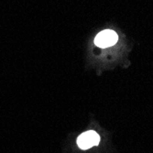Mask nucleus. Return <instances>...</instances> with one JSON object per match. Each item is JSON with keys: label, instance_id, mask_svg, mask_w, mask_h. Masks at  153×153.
Listing matches in <instances>:
<instances>
[{"label": "nucleus", "instance_id": "obj_1", "mask_svg": "<svg viewBox=\"0 0 153 153\" xmlns=\"http://www.w3.org/2000/svg\"><path fill=\"white\" fill-rule=\"evenodd\" d=\"M99 135L93 130L81 134L77 138V144L82 149H88L94 146H97L99 144Z\"/></svg>", "mask_w": 153, "mask_h": 153}, {"label": "nucleus", "instance_id": "obj_2", "mask_svg": "<svg viewBox=\"0 0 153 153\" xmlns=\"http://www.w3.org/2000/svg\"><path fill=\"white\" fill-rule=\"evenodd\" d=\"M117 39H118L117 34L115 31L106 30L100 32L95 37L94 43L100 48H107L115 45L117 41Z\"/></svg>", "mask_w": 153, "mask_h": 153}]
</instances>
